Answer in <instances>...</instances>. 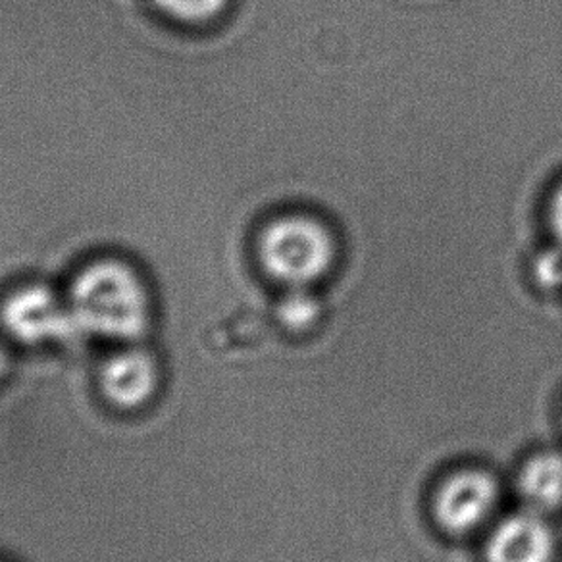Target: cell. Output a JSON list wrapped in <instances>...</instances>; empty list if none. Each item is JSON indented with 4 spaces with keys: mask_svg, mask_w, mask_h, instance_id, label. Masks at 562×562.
I'll return each mask as SVG.
<instances>
[{
    "mask_svg": "<svg viewBox=\"0 0 562 562\" xmlns=\"http://www.w3.org/2000/svg\"><path fill=\"white\" fill-rule=\"evenodd\" d=\"M71 318L79 331L135 339L147 328V295L132 270L117 262H97L79 273L70 295Z\"/></svg>",
    "mask_w": 562,
    "mask_h": 562,
    "instance_id": "6da1fadb",
    "label": "cell"
},
{
    "mask_svg": "<svg viewBox=\"0 0 562 562\" xmlns=\"http://www.w3.org/2000/svg\"><path fill=\"white\" fill-rule=\"evenodd\" d=\"M258 255L266 272L288 288H308L328 273L336 245L321 222L306 216L276 220L260 235Z\"/></svg>",
    "mask_w": 562,
    "mask_h": 562,
    "instance_id": "7a4b0ae2",
    "label": "cell"
},
{
    "mask_svg": "<svg viewBox=\"0 0 562 562\" xmlns=\"http://www.w3.org/2000/svg\"><path fill=\"white\" fill-rule=\"evenodd\" d=\"M2 322L12 336L24 344H43L74 336L79 329L70 306L45 288H24L4 303Z\"/></svg>",
    "mask_w": 562,
    "mask_h": 562,
    "instance_id": "3957f363",
    "label": "cell"
},
{
    "mask_svg": "<svg viewBox=\"0 0 562 562\" xmlns=\"http://www.w3.org/2000/svg\"><path fill=\"white\" fill-rule=\"evenodd\" d=\"M499 501V485L492 474L467 470L449 477L436 497V516L446 530L467 533L493 515Z\"/></svg>",
    "mask_w": 562,
    "mask_h": 562,
    "instance_id": "277c9868",
    "label": "cell"
},
{
    "mask_svg": "<svg viewBox=\"0 0 562 562\" xmlns=\"http://www.w3.org/2000/svg\"><path fill=\"white\" fill-rule=\"evenodd\" d=\"M554 536L543 516L524 510L501 520L487 539V562H551Z\"/></svg>",
    "mask_w": 562,
    "mask_h": 562,
    "instance_id": "5b68a950",
    "label": "cell"
},
{
    "mask_svg": "<svg viewBox=\"0 0 562 562\" xmlns=\"http://www.w3.org/2000/svg\"><path fill=\"white\" fill-rule=\"evenodd\" d=\"M155 387L157 367L145 352H122L102 372V390L112 403L125 408L143 405Z\"/></svg>",
    "mask_w": 562,
    "mask_h": 562,
    "instance_id": "8992f818",
    "label": "cell"
},
{
    "mask_svg": "<svg viewBox=\"0 0 562 562\" xmlns=\"http://www.w3.org/2000/svg\"><path fill=\"white\" fill-rule=\"evenodd\" d=\"M518 490L526 507L533 513H547L562 505V454L539 453L526 462Z\"/></svg>",
    "mask_w": 562,
    "mask_h": 562,
    "instance_id": "52a82bcc",
    "label": "cell"
},
{
    "mask_svg": "<svg viewBox=\"0 0 562 562\" xmlns=\"http://www.w3.org/2000/svg\"><path fill=\"white\" fill-rule=\"evenodd\" d=\"M278 321L293 331H305L321 321V299L308 288H290L276 306Z\"/></svg>",
    "mask_w": 562,
    "mask_h": 562,
    "instance_id": "ba28073f",
    "label": "cell"
},
{
    "mask_svg": "<svg viewBox=\"0 0 562 562\" xmlns=\"http://www.w3.org/2000/svg\"><path fill=\"white\" fill-rule=\"evenodd\" d=\"M226 2L227 0H155L157 9L162 10L166 16L186 24H201L218 16Z\"/></svg>",
    "mask_w": 562,
    "mask_h": 562,
    "instance_id": "9c48e42d",
    "label": "cell"
},
{
    "mask_svg": "<svg viewBox=\"0 0 562 562\" xmlns=\"http://www.w3.org/2000/svg\"><path fill=\"white\" fill-rule=\"evenodd\" d=\"M531 273L539 288L547 291L562 290V245L547 247L531 260Z\"/></svg>",
    "mask_w": 562,
    "mask_h": 562,
    "instance_id": "30bf717a",
    "label": "cell"
},
{
    "mask_svg": "<svg viewBox=\"0 0 562 562\" xmlns=\"http://www.w3.org/2000/svg\"><path fill=\"white\" fill-rule=\"evenodd\" d=\"M549 224L553 229L554 239L562 245V186L557 188L549 204Z\"/></svg>",
    "mask_w": 562,
    "mask_h": 562,
    "instance_id": "8fae6325",
    "label": "cell"
},
{
    "mask_svg": "<svg viewBox=\"0 0 562 562\" xmlns=\"http://www.w3.org/2000/svg\"><path fill=\"white\" fill-rule=\"evenodd\" d=\"M4 370H7V355L0 349V375L4 374Z\"/></svg>",
    "mask_w": 562,
    "mask_h": 562,
    "instance_id": "7c38bea8",
    "label": "cell"
}]
</instances>
